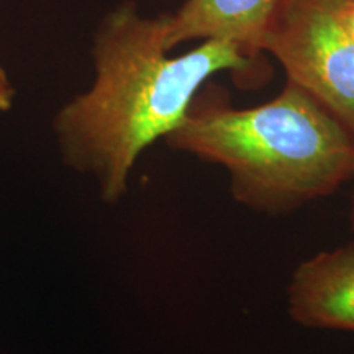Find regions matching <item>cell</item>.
Instances as JSON below:
<instances>
[{
  "label": "cell",
  "mask_w": 354,
  "mask_h": 354,
  "mask_svg": "<svg viewBox=\"0 0 354 354\" xmlns=\"http://www.w3.org/2000/svg\"><path fill=\"white\" fill-rule=\"evenodd\" d=\"M166 26L167 15L148 19L131 2L109 13L92 50L94 82L55 118L64 165L94 177L104 202L125 196L141 153L183 125L212 76L254 66L233 43L216 39L169 56Z\"/></svg>",
  "instance_id": "cell-1"
},
{
  "label": "cell",
  "mask_w": 354,
  "mask_h": 354,
  "mask_svg": "<svg viewBox=\"0 0 354 354\" xmlns=\"http://www.w3.org/2000/svg\"><path fill=\"white\" fill-rule=\"evenodd\" d=\"M166 141L227 167L234 198L268 214L295 210L354 179V135L294 82L251 109L196 99Z\"/></svg>",
  "instance_id": "cell-2"
},
{
  "label": "cell",
  "mask_w": 354,
  "mask_h": 354,
  "mask_svg": "<svg viewBox=\"0 0 354 354\" xmlns=\"http://www.w3.org/2000/svg\"><path fill=\"white\" fill-rule=\"evenodd\" d=\"M263 51L354 135V37L338 0H284Z\"/></svg>",
  "instance_id": "cell-3"
},
{
  "label": "cell",
  "mask_w": 354,
  "mask_h": 354,
  "mask_svg": "<svg viewBox=\"0 0 354 354\" xmlns=\"http://www.w3.org/2000/svg\"><path fill=\"white\" fill-rule=\"evenodd\" d=\"M284 0H185L167 15L166 46L174 50L192 39L233 43L251 59L263 43Z\"/></svg>",
  "instance_id": "cell-4"
},
{
  "label": "cell",
  "mask_w": 354,
  "mask_h": 354,
  "mask_svg": "<svg viewBox=\"0 0 354 354\" xmlns=\"http://www.w3.org/2000/svg\"><path fill=\"white\" fill-rule=\"evenodd\" d=\"M289 310L305 326L354 331V245L300 264L289 287Z\"/></svg>",
  "instance_id": "cell-5"
},
{
  "label": "cell",
  "mask_w": 354,
  "mask_h": 354,
  "mask_svg": "<svg viewBox=\"0 0 354 354\" xmlns=\"http://www.w3.org/2000/svg\"><path fill=\"white\" fill-rule=\"evenodd\" d=\"M13 99H15V88L6 73V69L0 66V112H6L12 107Z\"/></svg>",
  "instance_id": "cell-6"
},
{
  "label": "cell",
  "mask_w": 354,
  "mask_h": 354,
  "mask_svg": "<svg viewBox=\"0 0 354 354\" xmlns=\"http://www.w3.org/2000/svg\"><path fill=\"white\" fill-rule=\"evenodd\" d=\"M338 2L344 24H346L348 30L354 37V0H338Z\"/></svg>",
  "instance_id": "cell-7"
},
{
  "label": "cell",
  "mask_w": 354,
  "mask_h": 354,
  "mask_svg": "<svg viewBox=\"0 0 354 354\" xmlns=\"http://www.w3.org/2000/svg\"><path fill=\"white\" fill-rule=\"evenodd\" d=\"M351 218H353V225H354V196H353V210H351Z\"/></svg>",
  "instance_id": "cell-8"
}]
</instances>
